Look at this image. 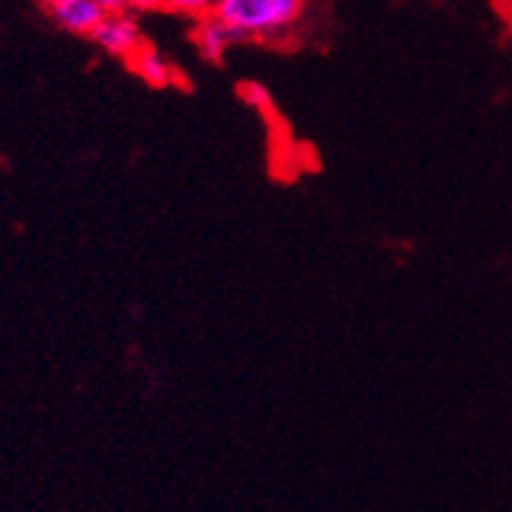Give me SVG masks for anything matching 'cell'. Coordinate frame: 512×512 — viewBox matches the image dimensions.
I'll use <instances>...</instances> for the list:
<instances>
[{
    "label": "cell",
    "instance_id": "1",
    "mask_svg": "<svg viewBox=\"0 0 512 512\" xmlns=\"http://www.w3.org/2000/svg\"><path fill=\"white\" fill-rule=\"evenodd\" d=\"M309 0H215L212 14L236 32L238 42L280 40L304 19Z\"/></svg>",
    "mask_w": 512,
    "mask_h": 512
},
{
    "label": "cell",
    "instance_id": "2",
    "mask_svg": "<svg viewBox=\"0 0 512 512\" xmlns=\"http://www.w3.org/2000/svg\"><path fill=\"white\" fill-rule=\"evenodd\" d=\"M89 40L95 42L97 48H102L108 55L123 58V61H128V58L144 45L139 24H136V19L128 14L126 8H123V11H110V14L100 21V27L89 34Z\"/></svg>",
    "mask_w": 512,
    "mask_h": 512
},
{
    "label": "cell",
    "instance_id": "3",
    "mask_svg": "<svg viewBox=\"0 0 512 512\" xmlns=\"http://www.w3.org/2000/svg\"><path fill=\"white\" fill-rule=\"evenodd\" d=\"M48 11L58 27L71 34H79V37H89L100 27V21L108 16V11L95 0H63L58 6L48 8Z\"/></svg>",
    "mask_w": 512,
    "mask_h": 512
},
{
    "label": "cell",
    "instance_id": "4",
    "mask_svg": "<svg viewBox=\"0 0 512 512\" xmlns=\"http://www.w3.org/2000/svg\"><path fill=\"white\" fill-rule=\"evenodd\" d=\"M194 45L196 50L202 53L204 61L223 63L228 48L238 45V37L220 16H215L209 11V14H204L202 19H199V24H196Z\"/></svg>",
    "mask_w": 512,
    "mask_h": 512
},
{
    "label": "cell",
    "instance_id": "5",
    "mask_svg": "<svg viewBox=\"0 0 512 512\" xmlns=\"http://www.w3.org/2000/svg\"><path fill=\"white\" fill-rule=\"evenodd\" d=\"M128 66H131V71H136V74L142 76L149 87L162 89V87H168V84H173V79H176L173 66H170V63L157 53V50L149 48L147 42H144L142 48L128 58Z\"/></svg>",
    "mask_w": 512,
    "mask_h": 512
},
{
    "label": "cell",
    "instance_id": "6",
    "mask_svg": "<svg viewBox=\"0 0 512 512\" xmlns=\"http://www.w3.org/2000/svg\"><path fill=\"white\" fill-rule=\"evenodd\" d=\"M238 97H241L249 108H254L256 113L267 115V118H275V100H272L270 89L259 84V81H241L236 87Z\"/></svg>",
    "mask_w": 512,
    "mask_h": 512
},
{
    "label": "cell",
    "instance_id": "7",
    "mask_svg": "<svg viewBox=\"0 0 512 512\" xmlns=\"http://www.w3.org/2000/svg\"><path fill=\"white\" fill-rule=\"evenodd\" d=\"M212 6H215V0H162V8L186 16H204L212 11Z\"/></svg>",
    "mask_w": 512,
    "mask_h": 512
},
{
    "label": "cell",
    "instance_id": "8",
    "mask_svg": "<svg viewBox=\"0 0 512 512\" xmlns=\"http://www.w3.org/2000/svg\"><path fill=\"white\" fill-rule=\"evenodd\" d=\"M126 11H157L162 8V0H123Z\"/></svg>",
    "mask_w": 512,
    "mask_h": 512
},
{
    "label": "cell",
    "instance_id": "9",
    "mask_svg": "<svg viewBox=\"0 0 512 512\" xmlns=\"http://www.w3.org/2000/svg\"><path fill=\"white\" fill-rule=\"evenodd\" d=\"M95 3H100L108 14L110 11H123V0H95Z\"/></svg>",
    "mask_w": 512,
    "mask_h": 512
},
{
    "label": "cell",
    "instance_id": "10",
    "mask_svg": "<svg viewBox=\"0 0 512 512\" xmlns=\"http://www.w3.org/2000/svg\"><path fill=\"white\" fill-rule=\"evenodd\" d=\"M40 3L45 8H53V6H58V3H63V0H40Z\"/></svg>",
    "mask_w": 512,
    "mask_h": 512
}]
</instances>
